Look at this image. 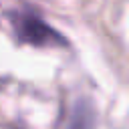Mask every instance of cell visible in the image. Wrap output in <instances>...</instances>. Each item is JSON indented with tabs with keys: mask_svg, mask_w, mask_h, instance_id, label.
<instances>
[{
	"mask_svg": "<svg viewBox=\"0 0 129 129\" xmlns=\"http://www.w3.org/2000/svg\"><path fill=\"white\" fill-rule=\"evenodd\" d=\"M10 22L20 42H26L32 46H64L67 44V38L30 8L12 10Z\"/></svg>",
	"mask_w": 129,
	"mask_h": 129,
	"instance_id": "1",
	"label": "cell"
},
{
	"mask_svg": "<svg viewBox=\"0 0 129 129\" xmlns=\"http://www.w3.org/2000/svg\"><path fill=\"white\" fill-rule=\"evenodd\" d=\"M93 119H95L93 109L89 105H81L79 103L77 109H75V115L71 119L69 129H93Z\"/></svg>",
	"mask_w": 129,
	"mask_h": 129,
	"instance_id": "2",
	"label": "cell"
}]
</instances>
